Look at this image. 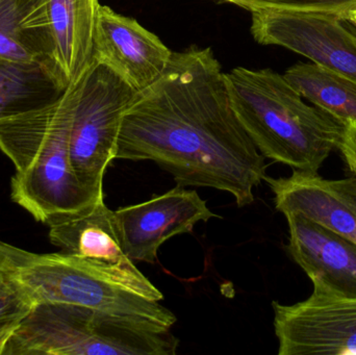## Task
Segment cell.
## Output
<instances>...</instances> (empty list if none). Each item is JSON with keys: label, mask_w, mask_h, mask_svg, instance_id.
Returning a JSON list of instances; mask_svg holds the SVG:
<instances>
[{"label": "cell", "mask_w": 356, "mask_h": 355, "mask_svg": "<svg viewBox=\"0 0 356 355\" xmlns=\"http://www.w3.org/2000/svg\"><path fill=\"white\" fill-rule=\"evenodd\" d=\"M22 320L8 321V322L0 323V355H2L8 344V340L12 337L14 331L18 327L19 323Z\"/></svg>", "instance_id": "obj_21"}, {"label": "cell", "mask_w": 356, "mask_h": 355, "mask_svg": "<svg viewBox=\"0 0 356 355\" xmlns=\"http://www.w3.org/2000/svg\"><path fill=\"white\" fill-rule=\"evenodd\" d=\"M342 152L343 158L349 170L356 176V122L347 123L344 135L338 148Z\"/></svg>", "instance_id": "obj_20"}, {"label": "cell", "mask_w": 356, "mask_h": 355, "mask_svg": "<svg viewBox=\"0 0 356 355\" xmlns=\"http://www.w3.org/2000/svg\"><path fill=\"white\" fill-rule=\"evenodd\" d=\"M272 306L278 354L356 355V299L314 291L305 302Z\"/></svg>", "instance_id": "obj_8"}, {"label": "cell", "mask_w": 356, "mask_h": 355, "mask_svg": "<svg viewBox=\"0 0 356 355\" xmlns=\"http://www.w3.org/2000/svg\"><path fill=\"white\" fill-rule=\"evenodd\" d=\"M67 88L60 74L46 65L0 60V119L47 106Z\"/></svg>", "instance_id": "obj_16"}, {"label": "cell", "mask_w": 356, "mask_h": 355, "mask_svg": "<svg viewBox=\"0 0 356 355\" xmlns=\"http://www.w3.org/2000/svg\"><path fill=\"white\" fill-rule=\"evenodd\" d=\"M172 51L135 19L100 6L93 58L110 67L138 92L158 81Z\"/></svg>", "instance_id": "obj_10"}, {"label": "cell", "mask_w": 356, "mask_h": 355, "mask_svg": "<svg viewBox=\"0 0 356 355\" xmlns=\"http://www.w3.org/2000/svg\"><path fill=\"white\" fill-rule=\"evenodd\" d=\"M122 248L133 262L154 265L158 250L175 236L192 233L197 223L218 217L195 190L177 185L162 195L115 210Z\"/></svg>", "instance_id": "obj_9"}, {"label": "cell", "mask_w": 356, "mask_h": 355, "mask_svg": "<svg viewBox=\"0 0 356 355\" xmlns=\"http://www.w3.org/2000/svg\"><path fill=\"white\" fill-rule=\"evenodd\" d=\"M225 81L234 114L265 158L318 172L340 146L346 123L305 104L284 75L236 67Z\"/></svg>", "instance_id": "obj_4"}, {"label": "cell", "mask_w": 356, "mask_h": 355, "mask_svg": "<svg viewBox=\"0 0 356 355\" xmlns=\"http://www.w3.org/2000/svg\"><path fill=\"white\" fill-rule=\"evenodd\" d=\"M33 306L22 288L0 270V323L22 320Z\"/></svg>", "instance_id": "obj_19"}, {"label": "cell", "mask_w": 356, "mask_h": 355, "mask_svg": "<svg viewBox=\"0 0 356 355\" xmlns=\"http://www.w3.org/2000/svg\"><path fill=\"white\" fill-rule=\"evenodd\" d=\"M44 224L52 245L65 254L108 264L133 262L123 251L118 219L104 195L77 210L50 215Z\"/></svg>", "instance_id": "obj_13"}, {"label": "cell", "mask_w": 356, "mask_h": 355, "mask_svg": "<svg viewBox=\"0 0 356 355\" xmlns=\"http://www.w3.org/2000/svg\"><path fill=\"white\" fill-rule=\"evenodd\" d=\"M221 3L234 4L248 12L257 10H309L336 14L351 21L356 13V0H215Z\"/></svg>", "instance_id": "obj_18"}, {"label": "cell", "mask_w": 356, "mask_h": 355, "mask_svg": "<svg viewBox=\"0 0 356 355\" xmlns=\"http://www.w3.org/2000/svg\"><path fill=\"white\" fill-rule=\"evenodd\" d=\"M0 270L33 302L86 306L171 329L177 317L134 262L108 264L65 252L33 254L0 241Z\"/></svg>", "instance_id": "obj_2"}, {"label": "cell", "mask_w": 356, "mask_h": 355, "mask_svg": "<svg viewBox=\"0 0 356 355\" xmlns=\"http://www.w3.org/2000/svg\"><path fill=\"white\" fill-rule=\"evenodd\" d=\"M276 210L301 215L356 243V176L326 179L318 172L293 170L289 177L266 175Z\"/></svg>", "instance_id": "obj_11"}, {"label": "cell", "mask_w": 356, "mask_h": 355, "mask_svg": "<svg viewBox=\"0 0 356 355\" xmlns=\"http://www.w3.org/2000/svg\"><path fill=\"white\" fill-rule=\"evenodd\" d=\"M351 22L355 23V26H356V13H355V14H353V18H351Z\"/></svg>", "instance_id": "obj_22"}, {"label": "cell", "mask_w": 356, "mask_h": 355, "mask_svg": "<svg viewBox=\"0 0 356 355\" xmlns=\"http://www.w3.org/2000/svg\"><path fill=\"white\" fill-rule=\"evenodd\" d=\"M284 79L305 99L344 123L356 122V83L318 64L295 65Z\"/></svg>", "instance_id": "obj_17"}, {"label": "cell", "mask_w": 356, "mask_h": 355, "mask_svg": "<svg viewBox=\"0 0 356 355\" xmlns=\"http://www.w3.org/2000/svg\"><path fill=\"white\" fill-rule=\"evenodd\" d=\"M54 54L47 0H0V60L46 65L62 77Z\"/></svg>", "instance_id": "obj_14"}, {"label": "cell", "mask_w": 356, "mask_h": 355, "mask_svg": "<svg viewBox=\"0 0 356 355\" xmlns=\"http://www.w3.org/2000/svg\"><path fill=\"white\" fill-rule=\"evenodd\" d=\"M56 64L66 85L76 83L93 60L99 0H47Z\"/></svg>", "instance_id": "obj_15"}, {"label": "cell", "mask_w": 356, "mask_h": 355, "mask_svg": "<svg viewBox=\"0 0 356 355\" xmlns=\"http://www.w3.org/2000/svg\"><path fill=\"white\" fill-rule=\"evenodd\" d=\"M115 160H154L177 185L227 192L238 208L254 201L267 170L232 110L221 65L196 46L172 52L162 76L138 93Z\"/></svg>", "instance_id": "obj_1"}, {"label": "cell", "mask_w": 356, "mask_h": 355, "mask_svg": "<svg viewBox=\"0 0 356 355\" xmlns=\"http://www.w3.org/2000/svg\"><path fill=\"white\" fill-rule=\"evenodd\" d=\"M81 79L56 101L0 119V149L16 169L10 181L13 201L41 223L104 195L83 185L71 166L70 135Z\"/></svg>", "instance_id": "obj_3"}, {"label": "cell", "mask_w": 356, "mask_h": 355, "mask_svg": "<svg viewBox=\"0 0 356 355\" xmlns=\"http://www.w3.org/2000/svg\"><path fill=\"white\" fill-rule=\"evenodd\" d=\"M139 92L114 70L92 60L79 81L70 135V160L79 181L104 192V177L116 158L123 117Z\"/></svg>", "instance_id": "obj_6"}, {"label": "cell", "mask_w": 356, "mask_h": 355, "mask_svg": "<svg viewBox=\"0 0 356 355\" xmlns=\"http://www.w3.org/2000/svg\"><path fill=\"white\" fill-rule=\"evenodd\" d=\"M171 329L67 304H40L19 323L2 355H175Z\"/></svg>", "instance_id": "obj_5"}, {"label": "cell", "mask_w": 356, "mask_h": 355, "mask_svg": "<svg viewBox=\"0 0 356 355\" xmlns=\"http://www.w3.org/2000/svg\"><path fill=\"white\" fill-rule=\"evenodd\" d=\"M251 13V33L261 45L292 50L356 83V35L336 14L309 10Z\"/></svg>", "instance_id": "obj_7"}, {"label": "cell", "mask_w": 356, "mask_h": 355, "mask_svg": "<svg viewBox=\"0 0 356 355\" xmlns=\"http://www.w3.org/2000/svg\"><path fill=\"white\" fill-rule=\"evenodd\" d=\"M288 250L314 291L356 299V243L301 215H286Z\"/></svg>", "instance_id": "obj_12"}]
</instances>
